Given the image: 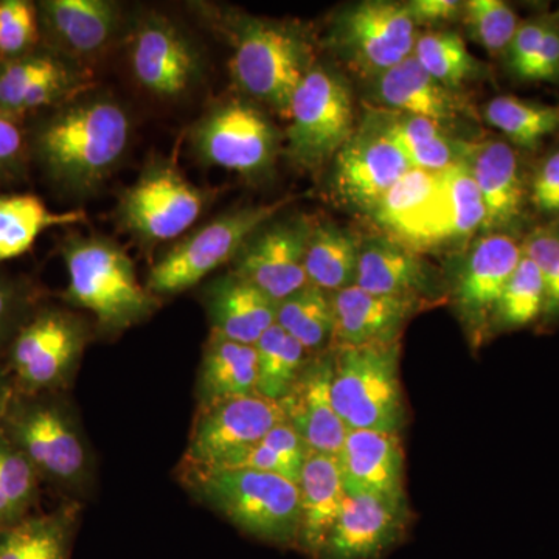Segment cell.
Wrapping results in <instances>:
<instances>
[{
    "instance_id": "obj_40",
    "label": "cell",
    "mask_w": 559,
    "mask_h": 559,
    "mask_svg": "<svg viewBox=\"0 0 559 559\" xmlns=\"http://www.w3.org/2000/svg\"><path fill=\"white\" fill-rule=\"evenodd\" d=\"M40 485L28 460L0 432V530L36 513Z\"/></svg>"
},
{
    "instance_id": "obj_7",
    "label": "cell",
    "mask_w": 559,
    "mask_h": 559,
    "mask_svg": "<svg viewBox=\"0 0 559 559\" xmlns=\"http://www.w3.org/2000/svg\"><path fill=\"white\" fill-rule=\"evenodd\" d=\"M286 130V154L296 167L318 171L355 134V106L347 81L314 64L294 92Z\"/></svg>"
},
{
    "instance_id": "obj_43",
    "label": "cell",
    "mask_w": 559,
    "mask_h": 559,
    "mask_svg": "<svg viewBox=\"0 0 559 559\" xmlns=\"http://www.w3.org/2000/svg\"><path fill=\"white\" fill-rule=\"evenodd\" d=\"M462 17L471 38L495 58H503L521 24L516 11L502 0L463 2Z\"/></svg>"
},
{
    "instance_id": "obj_20",
    "label": "cell",
    "mask_w": 559,
    "mask_h": 559,
    "mask_svg": "<svg viewBox=\"0 0 559 559\" xmlns=\"http://www.w3.org/2000/svg\"><path fill=\"white\" fill-rule=\"evenodd\" d=\"M522 259L521 242L510 234L481 235L471 246L455 283V305L473 329L491 323L492 312Z\"/></svg>"
},
{
    "instance_id": "obj_11",
    "label": "cell",
    "mask_w": 559,
    "mask_h": 559,
    "mask_svg": "<svg viewBox=\"0 0 559 559\" xmlns=\"http://www.w3.org/2000/svg\"><path fill=\"white\" fill-rule=\"evenodd\" d=\"M191 143L205 164L259 178L277 159L280 135L259 108L229 100L210 109L194 124Z\"/></svg>"
},
{
    "instance_id": "obj_6",
    "label": "cell",
    "mask_w": 559,
    "mask_h": 559,
    "mask_svg": "<svg viewBox=\"0 0 559 559\" xmlns=\"http://www.w3.org/2000/svg\"><path fill=\"white\" fill-rule=\"evenodd\" d=\"M331 399L348 430L400 433L406 421L400 382V341L337 345Z\"/></svg>"
},
{
    "instance_id": "obj_49",
    "label": "cell",
    "mask_w": 559,
    "mask_h": 559,
    "mask_svg": "<svg viewBox=\"0 0 559 559\" xmlns=\"http://www.w3.org/2000/svg\"><path fill=\"white\" fill-rule=\"evenodd\" d=\"M28 150L31 146L20 120L0 110V182L22 175L27 164Z\"/></svg>"
},
{
    "instance_id": "obj_13",
    "label": "cell",
    "mask_w": 559,
    "mask_h": 559,
    "mask_svg": "<svg viewBox=\"0 0 559 559\" xmlns=\"http://www.w3.org/2000/svg\"><path fill=\"white\" fill-rule=\"evenodd\" d=\"M204 207V191L175 165L157 162L121 194L119 219L140 240L170 241L189 230Z\"/></svg>"
},
{
    "instance_id": "obj_24",
    "label": "cell",
    "mask_w": 559,
    "mask_h": 559,
    "mask_svg": "<svg viewBox=\"0 0 559 559\" xmlns=\"http://www.w3.org/2000/svg\"><path fill=\"white\" fill-rule=\"evenodd\" d=\"M337 463L345 491H367L404 500V452L400 433L348 430Z\"/></svg>"
},
{
    "instance_id": "obj_32",
    "label": "cell",
    "mask_w": 559,
    "mask_h": 559,
    "mask_svg": "<svg viewBox=\"0 0 559 559\" xmlns=\"http://www.w3.org/2000/svg\"><path fill=\"white\" fill-rule=\"evenodd\" d=\"M86 215L80 210L55 212L35 194L0 197V263L20 259L53 227L75 226Z\"/></svg>"
},
{
    "instance_id": "obj_22",
    "label": "cell",
    "mask_w": 559,
    "mask_h": 559,
    "mask_svg": "<svg viewBox=\"0 0 559 559\" xmlns=\"http://www.w3.org/2000/svg\"><path fill=\"white\" fill-rule=\"evenodd\" d=\"M373 81L374 98L380 108L423 117L450 132L466 121L476 120L468 98L432 79L414 57Z\"/></svg>"
},
{
    "instance_id": "obj_1",
    "label": "cell",
    "mask_w": 559,
    "mask_h": 559,
    "mask_svg": "<svg viewBox=\"0 0 559 559\" xmlns=\"http://www.w3.org/2000/svg\"><path fill=\"white\" fill-rule=\"evenodd\" d=\"M130 135V116L119 102L108 95H80L40 121L32 150L55 182L87 191L116 170Z\"/></svg>"
},
{
    "instance_id": "obj_8",
    "label": "cell",
    "mask_w": 559,
    "mask_h": 559,
    "mask_svg": "<svg viewBox=\"0 0 559 559\" xmlns=\"http://www.w3.org/2000/svg\"><path fill=\"white\" fill-rule=\"evenodd\" d=\"M288 202V198H283L271 204L234 209L210 221L154 264L146 288L156 297L176 296L193 288L213 271L234 263L250 237L274 219Z\"/></svg>"
},
{
    "instance_id": "obj_12",
    "label": "cell",
    "mask_w": 559,
    "mask_h": 559,
    "mask_svg": "<svg viewBox=\"0 0 559 559\" xmlns=\"http://www.w3.org/2000/svg\"><path fill=\"white\" fill-rule=\"evenodd\" d=\"M286 421L277 401L241 396L198 409L182 468H231L271 429Z\"/></svg>"
},
{
    "instance_id": "obj_9",
    "label": "cell",
    "mask_w": 559,
    "mask_h": 559,
    "mask_svg": "<svg viewBox=\"0 0 559 559\" xmlns=\"http://www.w3.org/2000/svg\"><path fill=\"white\" fill-rule=\"evenodd\" d=\"M87 344L83 320L60 308L32 311L7 347V373L14 392L60 393L79 369Z\"/></svg>"
},
{
    "instance_id": "obj_23",
    "label": "cell",
    "mask_w": 559,
    "mask_h": 559,
    "mask_svg": "<svg viewBox=\"0 0 559 559\" xmlns=\"http://www.w3.org/2000/svg\"><path fill=\"white\" fill-rule=\"evenodd\" d=\"M39 27L53 51L69 60H87L108 49L120 28V7L109 0H44Z\"/></svg>"
},
{
    "instance_id": "obj_25",
    "label": "cell",
    "mask_w": 559,
    "mask_h": 559,
    "mask_svg": "<svg viewBox=\"0 0 559 559\" xmlns=\"http://www.w3.org/2000/svg\"><path fill=\"white\" fill-rule=\"evenodd\" d=\"M337 345L399 341L404 323L417 310L415 297L378 296L356 285L331 294Z\"/></svg>"
},
{
    "instance_id": "obj_46",
    "label": "cell",
    "mask_w": 559,
    "mask_h": 559,
    "mask_svg": "<svg viewBox=\"0 0 559 559\" xmlns=\"http://www.w3.org/2000/svg\"><path fill=\"white\" fill-rule=\"evenodd\" d=\"M547 22H549V13L521 21L509 49L503 55L507 69L514 79L527 83L530 72L538 58Z\"/></svg>"
},
{
    "instance_id": "obj_27",
    "label": "cell",
    "mask_w": 559,
    "mask_h": 559,
    "mask_svg": "<svg viewBox=\"0 0 559 559\" xmlns=\"http://www.w3.org/2000/svg\"><path fill=\"white\" fill-rule=\"evenodd\" d=\"M362 124L388 138L411 168L439 173L463 159L465 140L455 139L452 132L423 117L371 106Z\"/></svg>"
},
{
    "instance_id": "obj_35",
    "label": "cell",
    "mask_w": 559,
    "mask_h": 559,
    "mask_svg": "<svg viewBox=\"0 0 559 559\" xmlns=\"http://www.w3.org/2000/svg\"><path fill=\"white\" fill-rule=\"evenodd\" d=\"M484 120L514 148L532 151L559 131V108L514 95H498L484 106Z\"/></svg>"
},
{
    "instance_id": "obj_33",
    "label": "cell",
    "mask_w": 559,
    "mask_h": 559,
    "mask_svg": "<svg viewBox=\"0 0 559 559\" xmlns=\"http://www.w3.org/2000/svg\"><path fill=\"white\" fill-rule=\"evenodd\" d=\"M360 241L336 224H314L305 253L308 283L333 294L355 285Z\"/></svg>"
},
{
    "instance_id": "obj_36",
    "label": "cell",
    "mask_w": 559,
    "mask_h": 559,
    "mask_svg": "<svg viewBox=\"0 0 559 559\" xmlns=\"http://www.w3.org/2000/svg\"><path fill=\"white\" fill-rule=\"evenodd\" d=\"M253 347L257 352V393L278 403L288 395L307 366V349L277 323Z\"/></svg>"
},
{
    "instance_id": "obj_44",
    "label": "cell",
    "mask_w": 559,
    "mask_h": 559,
    "mask_svg": "<svg viewBox=\"0 0 559 559\" xmlns=\"http://www.w3.org/2000/svg\"><path fill=\"white\" fill-rule=\"evenodd\" d=\"M522 253L536 267L546 293L543 318H559V221L535 227L521 242Z\"/></svg>"
},
{
    "instance_id": "obj_17",
    "label": "cell",
    "mask_w": 559,
    "mask_h": 559,
    "mask_svg": "<svg viewBox=\"0 0 559 559\" xmlns=\"http://www.w3.org/2000/svg\"><path fill=\"white\" fill-rule=\"evenodd\" d=\"M336 524L316 559H382L399 546L407 525L404 500L345 491Z\"/></svg>"
},
{
    "instance_id": "obj_30",
    "label": "cell",
    "mask_w": 559,
    "mask_h": 559,
    "mask_svg": "<svg viewBox=\"0 0 559 559\" xmlns=\"http://www.w3.org/2000/svg\"><path fill=\"white\" fill-rule=\"evenodd\" d=\"M250 395H259L255 347L210 331L198 373V409Z\"/></svg>"
},
{
    "instance_id": "obj_16",
    "label": "cell",
    "mask_w": 559,
    "mask_h": 559,
    "mask_svg": "<svg viewBox=\"0 0 559 559\" xmlns=\"http://www.w3.org/2000/svg\"><path fill=\"white\" fill-rule=\"evenodd\" d=\"M90 87L72 60L53 50L0 58V110L20 120L36 110L66 105Z\"/></svg>"
},
{
    "instance_id": "obj_47",
    "label": "cell",
    "mask_w": 559,
    "mask_h": 559,
    "mask_svg": "<svg viewBox=\"0 0 559 559\" xmlns=\"http://www.w3.org/2000/svg\"><path fill=\"white\" fill-rule=\"evenodd\" d=\"M32 311L31 293L24 285L0 275V353L5 352Z\"/></svg>"
},
{
    "instance_id": "obj_14",
    "label": "cell",
    "mask_w": 559,
    "mask_h": 559,
    "mask_svg": "<svg viewBox=\"0 0 559 559\" xmlns=\"http://www.w3.org/2000/svg\"><path fill=\"white\" fill-rule=\"evenodd\" d=\"M314 227L310 218L270 221L250 237L234 260V274L274 301L308 285L305 253Z\"/></svg>"
},
{
    "instance_id": "obj_2",
    "label": "cell",
    "mask_w": 559,
    "mask_h": 559,
    "mask_svg": "<svg viewBox=\"0 0 559 559\" xmlns=\"http://www.w3.org/2000/svg\"><path fill=\"white\" fill-rule=\"evenodd\" d=\"M0 432L28 460L43 484L70 500L86 495L94 473L90 448L60 393H14Z\"/></svg>"
},
{
    "instance_id": "obj_38",
    "label": "cell",
    "mask_w": 559,
    "mask_h": 559,
    "mask_svg": "<svg viewBox=\"0 0 559 559\" xmlns=\"http://www.w3.org/2000/svg\"><path fill=\"white\" fill-rule=\"evenodd\" d=\"M412 57L432 79L452 91H460L463 84L488 72V66L474 58L465 40L454 32L418 35Z\"/></svg>"
},
{
    "instance_id": "obj_19",
    "label": "cell",
    "mask_w": 559,
    "mask_h": 559,
    "mask_svg": "<svg viewBox=\"0 0 559 559\" xmlns=\"http://www.w3.org/2000/svg\"><path fill=\"white\" fill-rule=\"evenodd\" d=\"M462 160L484 202V230L507 234L513 229L528 204V180L518 150L506 139L465 142Z\"/></svg>"
},
{
    "instance_id": "obj_18",
    "label": "cell",
    "mask_w": 559,
    "mask_h": 559,
    "mask_svg": "<svg viewBox=\"0 0 559 559\" xmlns=\"http://www.w3.org/2000/svg\"><path fill=\"white\" fill-rule=\"evenodd\" d=\"M409 170V162L388 138L360 124L334 157V193L370 215Z\"/></svg>"
},
{
    "instance_id": "obj_4",
    "label": "cell",
    "mask_w": 559,
    "mask_h": 559,
    "mask_svg": "<svg viewBox=\"0 0 559 559\" xmlns=\"http://www.w3.org/2000/svg\"><path fill=\"white\" fill-rule=\"evenodd\" d=\"M61 253L66 300L90 311L108 333L139 325L159 308V299L139 282L130 255L108 238L72 235L62 241Z\"/></svg>"
},
{
    "instance_id": "obj_39",
    "label": "cell",
    "mask_w": 559,
    "mask_h": 559,
    "mask_svg": "<svg viewBox=\"0 0 559 559\" xmlns=\"http://www.w3.org/2000/svg\"><path fill=\"white\" fill-rule=\"evenodd\" d=\"M485 207L465 162L443 171V223L441 246L468 240L484 230Z\"/></svg>"
},
{
    "instance_id": "obj_50",
    "label": "cell",
    "mask_w": 559,
    "mask_h": 559,
    "mask_svg": "<svg viewBox=\"0 0 559 559\" xmlns=\"http://www.w3.org/2000/svg\"><path fill=\"white\" fill-rule=\"evenodd\" d=\"M559 84V11L549 13L546 33L527 83Z\"/></svg>"
},
{
    "instance_id": "obj_15",
    "label": "cell",
    "mask_w": 559,
    "mask_h": 559,
    "mask_svg": "<svg viewBox=\"0 0 559 559\" xmlns=\"http://www.w3.org/2000/svg\"><path fill=\"white\" fill-rule=\"evenodd\" d=\"M132 73L143 90L159 98H178L201 79L200 51L175 22L148 14L131 39Z\"/></svg>"
},
{
    "instance_id": "obj_26",
    "label": "cell",
    "mask_w": 559,
    "mask_h": 559,
    "mask_svg": "<svg viewBox=\"0 0 559 559\" xmlns=\"http://www.w3.org/2000/svg\"><path fill=\"white\" fill-rule=\"evenodd\" d=\"M204 297L210 331L226 340L255 345L275 325L277 301L234 272L216 278Z\"/></svg>"
},
{
    "instance_id": "obj_34",
    "label": "cell",
    "mask_w": 559,
    "mask_h": 559,
    "mask_svg": "<svg viewBox=\"0 0 559 559\" xmlns=\"http://www.w3.org/2000/svg\"><path fill=\"white\" fill-rule=\"evenodd\" d=\"M440 183L441 171L411 168L371 210L370 216L384 229L385 237L403 242L436 200Z\"/></svg>"
},
{
    "instance_id": "obj_41",
    "label": "cell",
    "mask_w": 559,
    "mask_h": 559,
    "mask_svg": "<svg viewBox=\"0 0 559 559\" xmlns=\"http://www.w3.org/2000/svg\"><path fill=\"white\" fill-rule=\"evenodd\" d=\"M544 305L546 293L538 267L522 253L492 312L491 325L498 330L524 329L544 314Z\"/></svg>"
},
{
    "instance_id": "obj_21",
    "label": "cell",
    "mask_w": 559,
    "mask_h": 559,
    "mask_svg": "<svg viewBox=\"0 0 559 559\" xmlns=\"http://www.w3.org/2000/svg\"><path fill=\"white\" fill-rule=\"evenodd\" d=\"M333 370V353L308 359L299 380L278 403L286 423L299 433L308 450L337 457L348 429L331 399Z\"/></svg>"
},
{
    "instance_id": "obj_52",
    "label": "cell",
    "mask_w": 559,
    "mask_h": 559,
    "mask_svg": "<svg viewBox=\"0 0 559 559\" xmlns=\"http://www.w3.org/2000/svg\"><path fill=\"white\" fill-rule=\"evenodd\" d=\"M14 393L16 392H14L13 382H11V378L9 377V373H7L5 367H0V421L5 417Z\"/></svg>"
},
{
    "instance_id": "obj_5",
    "label": "cell",
    "mask_w": 559,
    "mask_h": 559,
    "mask_svg": "<svg viewBox=\"0 0 559 559\" xmlns=\"http://www.w3.org/2000/svg\"><path fill=\"white\" fill-rule=\"evenodd\" d=\"M229 28L235 84L288 119L294 92L314 66L310 43L296 27L260 17H234Z\"/></svg>"
},
{
    "instance_id": "obj_48",
    "label": "cell",
    "mask_w": 559,
    "mask_h": 559,
    "mask_svg": "<svg viewBox=\"0 0 559 559\" xmlns=\"http://www.w3.org/2000/svg\"><path fill=\"white\" fill-rule=\"evenodd\" d=\"M528 204L549 221H559V151L540 162L528 180Z\"/></svg>"
},
{
    "instance_id": "obj_42",
    "label": "cell",
    "mask_w": 559,
    "mask_h": 559,
    "mask_svg": "<svg viewBox=\"0 0 559 559\" xmlns=\"http://www.w3.org/2000/svg\"><path fill=\"white\" fill-rule=\"evenodd\" d=\"M310 452L299 433L288 423L283 421L271 429L255 447L250 448L231 468L275 474L299 485L301 471Z\"/></svg>"
},
{
    "instance_id": "obj_28",
    "label": "cell",
    "mask_w": 559,
    "mask_h": 559,
    "mask_svg": "<svg viewBox=\"0 0 559 559\" xmlns=\"http://www.w3.org/2000/svg\"><path fill=\"white\" fill-rule=\"evenodd\" d=\"M299 489L300 533L297 550L316 559L347 498L337 457L310 452L301 471Z\"/></svg>"
},
{
    "instance_id": "obj_29",
    "label": "cell",
    "mask_w": 559,
    "mask_h": 559,
    "mask_svg": "<svg viewBox=\"0 0 559 559\" xmlns=\"http://www.w3.org/2000/svg\"><path fill=\"white\" fill-rule=\"evenodd\" d=\"M432 277L419 253L381 235L360 242L355 285L378 296L415 297L429 288Z\"/></svg>"
},
{
    "instance_id": "obj_31",
    "label": "cell",
    "mask_w": 559,
    "mask_h": 559,
    "mask_svg": "<svg viewBox=\"0 0 559 559\" xmlns=\"http://www.w3.org/2000/svg\"><path fill=\"white\" fill-rule=\"evenodd\" d=\"M80 507L68 502L0 530V559H70Z\"/></svg>"
},
{
    "instance_id": "obj_45",
    "label": "cell",
    "mask_w": 559,
    "mask_h": 559,
    "mask_svg": "<svg viewBox=\"0 0 559 559\" xmlns=\"http://www.w3.org/2000/svg\"><path fill=\"white\" fill-rule=\"evenodd\" d=\"M38 7L27 0H0V58L35 50L39 39Z\"/></svg>"
},
{
    "instance_id": "obj_37",
    "label": "cell",
    "mask_w": 559,
    "mask_h": 559,
    "mask_svg": "<svg viewBox=\"0 0 559 559\" xmlns=\"http://www.w3.org/2000/svg\"><path fill=\"white\" fill-rule=\"evenodd\" d=\"M275 323L285 330L301 347L318 353L326 347L334 336V312L331 294L307 286L278 301Z\"/></svg>"
},
{
    "instance_id": "obj_10",
    "label": "cell",
    "mask_w": 559,
    "mask_h": 559,
    "mask_svg": "<svg viewBox=\"0 0 559 559\" xmlns=\"http://www.w3.org/2000/svg\"><path fill=\"white\" fill-rule=\"evenodd\" d=\"M417 38V25L404 3L367 0L334 20L330 46L353 72L377 80L412 57Z\"/></svg>"
},
{
    "instance_id": "obj_3",
    "label": "cell",
    "mask_w": 559,
    "mask_h": 559,
    "mask_svg": "<svg viewBox=\"0 0 559 559\" xmlns=\"http://www.w3.org/2000/svg\"><path fill=\"white\" fill-rule=\"evenodd\" d=\"M180 469L191 495L242 533L271 546L297 549L299 485L246 468Z\"/></svg>"
},
{
    "instance_id": "obj_51",
    "label": "cell",
    "mask_w": 559,
    "mask_h": 559,
    "mask_svg": "<svg viewBox=\"0 0 559 559\" xmlns=\"http://www.w3.org/2000/svg\"><path fill=\"white\" fill-rule=\"evenodd\" d=\"M415 25H439L462 16L463 2L457 0H411L404 2Z\"/></svg>"
}]
</instances>
